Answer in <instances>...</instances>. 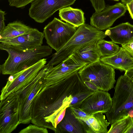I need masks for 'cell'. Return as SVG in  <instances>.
<instances>
[{"label": "cell", "instance_id": "1", "mask_svg": "<svg viewBox=\"0 0 133 133\" xmlns=\"http://www.w3.org/2000/svg\"><path fill=\"white\" fill-rule=\"evenodd\" d=\"M88 90L78 71L57 83L45 86L34 99L31 123L55 132L59 115L69 107L73 97Z\"/></svg>", "mask_w": 133, "mask_h": 133}, {"label": "cell", "instance_id": "2", "mask_svg": "<svg viewBox=\"0 0 133 133\" xmlns=\"http://www.w3.org/2000/svg\"><path fill=\"white\" fill-rule=\"evenodd\" d=\"M0 49L5 50L8 56L0 66L3 75H12L26 69L43 58L50 55L52 49L49 45H41L33 49L24 50L1 43Z\"/></svg>", "mask_w": 133, "mask_h": 133}, {"label": "cell", "instance_id": "3", "mask_svg": "<svg viewBox=\"0 0 133 133\" xmlns=\"http://www.w3.org/2000/svg\"><path fill=\"white\" fill-rule=\"evenodd\" d=\"M112 106L105 114L111 124L123 117L133 118V83L125 74L120 76L114 88Z\"/></svg>", "mask_w": 133, "mask_h": 133}, {"label": "cell", "instance_id": "4", "mask_svg": "<svg viewBox=\"0 0 133 133\" xmlns=\"http://www.w3.org/2000/svg\"><path fill=\"white\" fill-rule=\"evenodd\" d=\"M105 32L87 24L78 27L71 38L59 50L54 54L47 65H56L72 55L75 50L88 43L104 39Z\"/></svg>", "mask_w": 133, "mask_h": 133}, {"label": "cell", "instance_id": "5", "mask_svg": "<svg viewBox=\"0 0 133 133\" xmlns=\"http://www.w3.org/2000/svg\"><path fill=\"white\" fill-rule=\"evenodd\" d=\"M78 73L83 82H91L99 90L104 91L113 88L116 82L115 69L100 61L85 65Z\"/></svg>", "mask_w": 133, "mask_h": 133}, {"label": "cell", "instance_id": "6", "mask_svg": "<svg viewBox=\"0 0 133 133\" xmlns=\"http://www.w3.org/2000/svg\"><path fill=\"white\" fill-rule=\"evenodd\" d=\"M46 63V59L43 58L27 68L10 75L1 91L0 100L8 97L16 96L36 77Z\"/></svg>", "mask_w": 133, "mask_h": 133}, {"label": "cell", "instance_id": "7", "mask_svg": "<svg viewBox=\"0 0 133 133\" xmlns=\"http://www.w3.org/2000/svg\"><path fill=\"white\" fill-rule=\"evenodd\" d=\"M50 68L45 71L38 80L35 79L33 80L17 94L19 101L20 124H28L31 122L34 99L45 86L44 78Z\"/></svg>", "mask_w": 133, "mask_h": 133}, {"label": "cell", "instance_id": "8", "mask_svg": "<svg viewBox=\"0 0 133 133\" xmlns=\"http://www.w3.org/2000/svg\"><path fill=\"white\" fill-rule=\"evenodd\" d=\"M77 29L71 24L54 17L44 28L43 32L47 43L57 52L69 40Z\"/></svg>", "mask_w": 133, "mask_h": 133}, {"label": "cell", "instance_id": "9", "mask_svg": "<svg viewBox=\"0 0 133 133\" xmlns=\"http://www.w3.org/2000/svg\"><path fill=\"white\" fill-rule=\"evenodd\" d=\"M0 101V133H11L20 124L19 97L9 96Z\"/></svg>", "mask_w": 133, "mask_h": 133}, {"label": "cell", "instance_id": "10", "mask_svg": "<svg viewBox=\"0 0 133 133\" xmlns=\"http://www.w3.org/2000/svg\"><path fill=\"white\" fill-rule=\"evenodd\" d=\"M76 0H35L31 3L29 15L36 22L42 23L57 11L73 4Z\"/></svg>", "mask_w": 133, "mask_h": 133}, {"label": "cell", "instance_id": "11", "mask_svg": "<svg viewBox=\"0 0 133 133\" xmlns=\"http://www.w3.org/2000/svg\"><path fill=\"white\" fill-rule=\"evenodd\" d=\"M86 65L77 60L72 55L55 66H52L44 78L45 86L57 83Z\"/></svg>", "mask_w": 133, "mask_h": 133}, {"label": "cell", "instance_id": "12", "mask_svg": "<svg viewBox=\"0 0 133 133\" xmlns=\"http://www.w3.org/2000/svg\"><path fill=\"white\" fill-rule=\"evenodd\" d=\"M127 10L126 5L121 3L106 6L102 11L92 14L90 18V24L100 30H107L117 19L124 16Z\"/></svg>", "mask_w": 133, "mask_h": 133}, {"label": "cell", "instance_id": "13", "mask_svg": "<svg viewBox=\"0 0 133 133\" xmlns=\"http://www.w3.org/2000/svg\"><path fill=\"white\" fill-rule=\"evenodd\" d=\"M112 98L107 92L99 90L86 98L79 108L89 115L101 112L106 114L111 108Z\"/></svg>", "mask_w": 133, "mask_h": 133}, {"label": "cell", "instance_id": "14", "mask_svg": "<svg viewBox=\"0 0 133 133\" xmlns=\"http://www.w3.org/2000/svg\"><path fill=\"white\" fill-rule=\"evenodd\" d=\"M44 37V33L35 28L29 33L9 39L0 41V42L1 43L17 47L23 50H29L42 45Z\"/></svg>", "mask_w": 133, "mask_h": 133}, {"label": "cell", "instance_id": "15", "mask_svg": "<svg viewBox=\"0 0 133 133\" xmlns=\"http://www.w3.org/2000/svg\"><path fill=\"white\" fill-rule=\"evenodd\" d=\"M84 122L75 117L70 107L66 109L65 115L57 125L56 133H85Z\"/></svg>", "mask_w": 133, "mask_h": 133}, {"label": "cell", "instance_id": "16", "mask_svg": "<svg viewBox=\"0 0 133 133\" xmlns=\"http://www.w3.org/2000/svg\"><path fill=\"white\" fill-rule=\"evenodd\" d=\"M100 61L111 66L114 69L125 72L133 67V57L122 47L114 55L109 57H101Z\"/></svg>", "mask_w": 133, "mask_h": 133}, {"label": "cell", "instance_id": "17", "mask_svg": "<svg viewBox=\"0 0 133 133\" xmlns=\"http://www.w3.org/2000/svg\"><path fill=\"white\" fill-rule=\"evenodd\" d=\"M105 33L115 43L123 45L133 39V25L129 22L122 23L109 28Z\"/></svg>", "mask_w": 133, "mask_h": 133}, {"label": "cell", "instance_id": "18", "mask_svg": "<svg viewBox=\"0 0 133 133\" xmlns=\"http://www.w3.org/2000/svg\"><path fill=\"white\" fill-rule=\"evenodd\" d=\"M97 42L84 45L75 50L72 55L77 60L86 65L100 61L101 56L97 48Z\"/></svg>", "mask_w": 133, "mask_h": 133}, {"label": "cell", "instance_id": "19", "mask_svg": "<svg viewBox=\"0 0 133 133\" xmlns=\"http://www.w3.org/2000/svg\"><path fill=\"white\" fill-rule=\"evenodd\" d=\"M82 120L84 123L85 133H108L107 127L110 123L106 119L102 112L90 115Z\"/></svg>", "mask_w": 133, "mask_h": 133}, {"label": "cell", "instance_id": "20", "mask_svg": "<svg viewBox=\"0 0 133 133\" xmlns=\"http://www.w3.org/2000/svg\"><path fill=\"white\" fill-rule=\"evenodd\" d=\"M35 29L19 21L9 23L0 32V41L9 39L29 33Z\"/></svg>", "mask_w": 133, "mask_h": 133}, {"label": "cell", "instance_id": "21", "mask_svg": "<svg viewBox=\"0 0 133 133\" xmlns=\"http://www.w3.org/2000/svg\"><path fill=\"white\" fill-rule=\"evenodd\" d=\"M59 16L61 20L76 28L85 23L84 13L80 9L70 6L64 7L59 10Z\"/></svg>", "mask_w": 133, "mask_h": 133}, {"label": "cell", "instance_id": "22", "mask_svg": "<svg viewBox=\"0 0 133 133\" xmlns=\"http://www.w3.org/2000/svg\"><path fill=\"white\" fill-rule=\"evenodd\" d=\"M97 45L101 57L112 56L117 53L120 48L112 41H107L104 39L97 41Z\"/></svg>", "mask_w": 133, "mask_h": 133}, {"label": "cell", "instance_id": "23", "mask_svg": "<svg viewBox=\"0 0 133 133\" xmlns=\"http://www.w3.org/2000/svg\"><path fill=\"white\" fill-rule=\"evenodd\" d=\"M132 123V118L129 115L123 117L111 124L108 133H125Z\"/></svg>", "mask_w": 133, "mask_h": 133}, {"label": "cell", "instance_id": "24", "mask_svg": "<svg viewBox=\"0 0 133 133\" xmlns=\"http://www.w3.org/2000/svg\"><path fill=\"white\" fill-rule=\"evenodd\" d=\"M19 133H48L47 128L34 124H30L21 130Z\"/></svg>", "mask_w": 133, "mask_h": 133}, {"label": "cell", "instance_id": "25", "mask_svg": "<svg viewBox=\"0 0 133 133\" xmlns=\"http://www.w3.org/2000/svg\"><path fill=\"white\" fill-rule=\"evenodd\" d=\"M35 0H8L9 5L17 8H23Z\"/></svg>", "mask_w": 133, "mask_h": 133}, {"label": "cell", "instance_id": "26", "mask_svg": "<svg viewBox=\"0 0 133 133\" xmlns=\"http://www.w3.org/2000/svg\"><path fill=\"white\" fill-rule=\"evenodd\" d=\"M70 107L74 116L78 119L82 120L87 118L90 115L79 108H75L72 107Z\"/></svg>", "mask_w": 133, "mask_h": 133}, {"label": "cell", "instance_id": "27", "mask_svg": "<svg viewBox=\"0 0 133 133\" xmlns=\"http://www.w3.org/2000/svg\"><path fill=\"white\" fill-rule=\"evenodd\" d=\"M122 47L127 50L133 57V39L127 43L122 45Z\"/></svg>", "mask_w": 133, "mask_h": 133}, {"label": "cell", "instance_id": "28", "mask_svg": "<svg viewBox=\"0 0 133 133\" xmlns=\"http://www.w3.org/2000/svg\"><path fill=\"white\" fill-rule=\"evenodd\" d=\"M6 14L5 11H3L1 9L0 10V32L5 27L4 20L5 16Z\"/></svg>", "mask_w": 133, "mask_h": 133}, {"label": "cell", "instance_id": "29", "mask_svg": "<svg viewBox=\"0 0 133 133\" xmlns=\"http://www.w3.org/2000/svg\"><path fill=\"white\" fill-rule=\"evenodd\" d=\"M83 83L86 87L93 92L99 90L96 85L91 82H84Z\"/></svg>", "mask_w": 133, "mask_h": 133}, {"label": "cell", "instance_id": "30", "mask_svg": "<svg viewBox=\"0 0 133 133\" xmlns=\"http://www.w3.org/2000/svg\"><path fill=\"white\" fill-rule=\"evenodd\" d=\"M126 5L131 17L133 19V1Z\"/></svg>", "mask_w": 133, "mask_h": 133}, {"label": "cell", "instance_id": "31", "mask_svg": "<svg viewBox=\"0 0 133 133\" xmlns=\"http://www.w3.org/2000/svg\"><path fill=\"white\" fill-rule=\"evenodd\" d=\"M124 74L130 79L133 83V67L125 72Z\"/></svg>", "mask_w": 133, "mask_h": 133}, {"label": "cell", "instance_id": "32", "mask_svg": "<svg viewBox=\"0 0 133 133\" xmlns=\"http://www.w3.org/2000/svg\"><path fill=\"white\" fill-rule=\"evenodd\" d=\"M132 124L130 128L125 133H133V118Z\"/></svg>", "mask_w": 133, "mask_h": 133}, {"label": "cell", "instance_id": "33", "mask_svg": "<svg viewBox=\"0 0 133 133\" xmlns=\"http://www.w3.org/2000/svg\"><path fill=\"white\" fill-rule=\"evenodd\" d=\"M122 3L125 5L130 3L133 0H121Z\"/></svg>", "mask_w": 133, "mask_h": 133}, {"label": "cell", "instance_id": "34", "mask_svg": "<svg viewBox=\"0 0 133 133\" xmlns=\"http://www.w3.org/2000/svg\"><path fill=\"white\" fill-rule=\"evenodd\" d=\"M113 0V1H118L120 0Z\"/></svg>", "mask_w": 133, "mask_h": 133}]
</instances>
